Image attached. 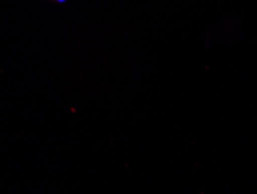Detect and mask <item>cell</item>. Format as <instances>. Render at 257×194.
<instances>
[{"label":"cell","mask_w":257,"mask_h":194,"mask_svg":"<svg viewBox=\"0 0 257 194\" xmlns=\"http://www.w3.org/2000/svg\"><path fill=\"white\" fill-rule=\"evenodd\" d=\"M52 2H57L59 4H64V3H66L67 0H52Z\"/></svg>","instance_id":"cell-1"}]
</instances>
